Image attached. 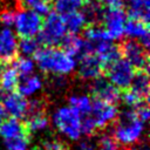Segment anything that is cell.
Instances as JSON below:
<instances>
[{
  "instance_id": "cell-1",
  "label": "cell",
  "mask_w": 150,
  "mask_h": 150,
  "mask_svg": "<svg viewBox=\"0 0 150 150\" xmlns=\"http://www.w3.org/2000/svg\"><path fill=\"white\" fill-rule=\"evenodd\" d=\"M32 56L38 62L40 69L45 73L66 75L71 73L75 68L74 57L59 47L40 46Z\"/></svg>"
},
{
  "instance_id": "cell-2",
  "label": "cell",
  "mask_w": 150,
  "mask_h": 150,
  "mask_svg": "<svg viewBox=\"0 0 150 150\" xmlns=\"http://www.w3.org/2000/svg\"><path fill=\"white\" fill-rule=\"evenodd\" d=\"M109 127L112 128V137L120 145L131 148L139 142L143 131V122H141L134 110H124L118 114L116 120Z\"/></svg>"
},
{
  "instance_id": "cell-3",
  "label": "cell",
  "mask_w": 150,
  "mask_h": 150,
  "mask_svg": "<svg viewBox=\"0 0 150 150\" xmlns=\"http://www.w3.org/2000/svg\"><path fill=\"white\" fill-rule=\"evenodd\" d=\"M66 34L67 29L62 18L55 12H49L47 18L43 19L42 29L38 34L36 40L45 47H59Z\"/></svg>"
},
{
  "instance_id": "cell-4",
  "label": "cell",
  "mask_w": 150,
  "mask_h": 150,
  "mask_svg": "<svg viewBox=\"0 0 150 150\" xmlns=\"http://www.w3.org/2000/svg\"><path fill=\"white\" fill-rule=\"evenodd\" d=\"M14 25L19 39L35 38L42 29L43 15L32 9H19L15 12Z\"/></svg>"
},
{
  "instance_id": "cell-5",
  "label": "cell",
  "mask_w": 150,
  "mask_h": 150,
  "mask_svg": "<svg viewBox=\"0 0 150 150\" xmlns=\"http://www.w3.org/2000/svg\"><path fill=\"white\" fill-rule=\"evenodd\" d=\"M117 46L121 56L127 60L134 69H144L149 71V52L138 40L124 39Z\"/></svg>"
},
{
  "instance_id": "cell-6",
  "label": "cell",
  "mask_w": 150,
  "mask_h": 150,
  "mask_svg": "<svg viewBox=\"0 0 150 150\" xmlns=\"http://www.w3.org/2000/svg\"><path fill=\"white\" fill-rule=\"evenodd\" d=\"M56 128L71 139H77L81 135V116L73 107L60 108L53 116Z\"/></svg>"
},
{
  "instance_id": "cell-7",
  "label": "cell",
  "mask_w": 150,
  "mask_h": 150,
  "mask_svg": "<svg viewBox=\"0 0 150 150\" xmlns=\"http://www.w3.org/2000/svg\"><path fill=\"white\" fill-rule=\"evenodd\" d=\"M125 20L127 11L123 6H104L102 26L107 29L111 40L121 39L123 36Z\"/></svg>"
},
{
  "instance_id": "cell-8",
  "label": "cell",
  "mask_w": 150,
  "mask_h": 150,
  "mask_svg": "<svg viewBox=\"0 0 150 150\" xmlns=\"http://www.w3.org/2000/svg\"><path fill=\"white\" fill-rule=\"evenodd\" d=\"M134 73H135L134 67L127 60L121 57L105 70L104 76L120 90H123L129 88Z\"/></svg>"
},
{
  "instance_id": "cell-9",
  "label": "cell",
  "mask_w": 150,
  "mask_h": 150,
  "mask_svg": "<svg viewBox=\"0 0 150 150\" xmlns=\"http://www.w3.org/2000/svg\"><path fill=\"white\" fill-rule=\"evenodd\" d=\"M89 114L95 122L97 131H100V130L107 129L110 124H112V122L116 120L118 115V110L115 104H110V103L93 98L91 109Z\"/></svg>"
},
{
  "instance_id": "cell-10",
  "label": "cell",
  "mask_w": 150,
  "mask_h": 150,
  "mask_svg": "<svg viewBox=\"0 0 150 150\" xmlns=\"http://www.w3.org/2000/svg\"><path fill=\"white\" fill-rule=\"evenodd\" d=\"M90 95L91 98L115 105L118 103V101H121V90L104 76H98L95 79L90 86Z\"/></svg>"
},
{
  "instance_id": "cell-11",
  "label": "cell",
  "mask_w": 150,
  "mask_h": 150,
  "mask_svg": "<svg viewBox=\"0 0 150 150\" xmlns=\"http://www.w3.org/2000/svg\"><path fill=\"white\" fill-rule=\"evenodd\" d=\"M18 41L13 32L5 28L0 32V66L12 64L19 57Z\"/></svg>"
},
{
  "instance_id": "cell-12",
  "label": "cell",
  "mask_w": 150,
  "mask_h": 150,
  "mask_svg": "<svg viewBox=\"0 0 150 150\" xmlns=\"http://www.w3.org/2000/svg\"><path fill=\"white\" fill-rule=\"evenodd\" d=\"M0 103L4 107L6 114L11 117H15L18 120H23L27 114L28 109V101L26 97L16 91L6 93L1 98Z\"/></svg>"
},
{
  "instance_id": "cell-13",
  "label": "cell",
  "mask_w": 150,
  "mask_h": 150,
  "mask_svg": "<svg viewBox=\"0 0 150 150\" xmlns=\"http://www.w3.org/2000/svg\"><path fill=\"white\" fill-rule=\"evenodd\" d=\"M79 69H77V76L82 80H89V79H96L98 76H104V69L103 66L98 59V56L95 53L88 54L79 59Z\"/></svg>"
},
{
  "instance_id": "cell-14",
  "label": "cell",
  "mask_w": 150,
  "mask_h": 150,
  "mask_svg": "<svg viewBox=\"0 0 150 150\" xmlns=\"http://www.w3.org/2000/svg\"><path fill=\"white\" fill-rule=\"evenodd\" d=\"M21 135L33 136V134L29 131V129L27 128L23 121H20L15 117L9 116L8 118H5L0 123V136L4 139L21 136Z\"/></svg>"
},
{
  "instance_id": "cell-15",
  "label": "cell",
  "mask_w": 150,
  "mask_h": 150,
  "mask_svg": "<svg viewBox=\"0 0 150 150\" xmlns=\"http://www.w3.org/2000/svg\"><path fill=\"white\" fill-rule=\"evenodd\" d=\"M129 88L137 94L143 101H149V71L144 69H135Z\"/></svg>"
},
{
  "instance_id": "cell-16",
  "label": "cell",
  "mask_w": 150,
  "mask_h": 150,
  "mask_svg": "<svg viewBox=\"0 0 150 150\" xmlns=\"http://www.w3.org/2000/svg\"><path fill=\"white\" fill-rule=\"evenodd\" d=\"M19 73L13 64L0 66V89L6 93L16 91Z\"/></svg>"
},
{
  "instance_id": "cell-17",
  "label": "cell",
  "mask_w": 150,
  "mask_h": 150,
  "mask_svg": "<svg viewBox=\"0 0 150 150\" xmlns=\"http://www.w3.org/2000/svg\"><path fill=\"white\" fill-rule=\"evenodd\" d=\"M41 88V81L35 75H23L19 76L18 86H16V93L27 96L35 93L38 89Z\"/></svg>"
},
{
  "instance_id": "cell-18",
  "label": "cell",
  "mask_w": 150,
  "mask_h": 150,
  "mask_svg": "<svg viewBox=\"0 0 150 150\" xmlns=\"http://www.w3.org/2000/svg\"><path fill=\"white\" fill-rule=\"evenodd\" d=\"M61 18H62V20L64 22L67 33H69V34H77V33H80L83 29L84 25L87 23L86 19H84V15L82 14V12H79V11L69 13V14L63 15Z\"/></svg>"
},
{
  "instance_id": "cell-19",
  "label": "cell",
  "mask_w": 150,
  "mask_h": 150,
  "mask_svg": "<svg viewBox=\"0 0 150 150\" xmlns=\"http://www.w3.org/2000/svg\"><path fill=\"white\" fill-rule=\"evenodd\" d=\"M124 33L130 38L139 39L149 34V23L127 16V20L124 22Z\"/></svg>"
},
{
  "instance_id": "cell-20",
  "label": "cell",
  "mask_w": 150,
  "mask_h": 150,
  "mask_svg": "<svg viewBox=\"0 0 150 150\" xmlns=\"http://www.w3.org/2000/svg\"><path fill=\"white\" fill-rule=\"evenodd\" d=\"M19 9H32L41 15H47L53 8V0H16Z\"/></svg>"
},
{
  "instance_id": "cell-21",
  "label": "cell",
  "mask_w": 150,
  "mask_h": 150,
  "mask_svg": "<svg viewBox=\"0 0 150 150\" xmlns=\"http://www.w3.org/2000/svg\"><path fill=\"white\" fill-rule=\"evenodd\" d=\"M27 128L29 129V131L33 134L38 130H42L46 129L49 124V118L47 115V111L45 112H40V114H35L32 116H27L26 118H23Z\"/></svg>"
},
{
  "instance_id": "cell-22",
  "label": "cell",
  "mask_w": 150,
  "mask_h": 150,
  "mask_svg": "<svg viewBox=\"0 0 150 150\" xmlns=\"http://www.w3.org/2000/svg\"><path fill=\"white\" fill-rule=\"evenodd\" d=\"M82 5L83 2L81 0H55L53 2L54 12L61 16L79 11Z\"/></svg>"
},
{
  "instance_id": "cell-23",
  "label": "cell",
  "mask_w": 150,
  "mask_h": 150,
  "mask_svg": "<svg viewBox=\"0 0 150 150\" xmlns=\"http://www.w3.org/2000/svg\"><path fill=\"white\" fill-rule=\"evenodd\" d=\"M69 103H70V107L75 108L80 112V116L87 115L90 112L91 101L88 96H71L69 98Z\"/></svg>"
},
{
  "instance_id": "cell-24",
  "label": "cell",
  "mask_w": 150,
  "mask_h": 150,
  "mask_svg": "<svg viewBox=\"0 0 150 150\" xmlns=\"http://www.w3.org/2000/svg\"><path fill=\"white\" fill-rule=\"evenodd\" d=\"M30 139H32V136L21 135V136L7 138L4 141L7 150H27V146L30 143Z\"/></svg>"
},
{
  "instance_id": "cell-25",
  "label": "cell",
  "mask_w": 150,
  "mask_h": 150,
  "mask_svg": "<svg viewBox=\"0 0 150 150\" xmlns=\"http://www.w3.org/2000/svg\"><path fill=\"white\" fill-rule=\"evenodd\" d=\"M40 46L41 45L35 38H22L18 42L19 53H22L26 56H32Z\"/></svg>"
},
{
  "instance_id": "cell-26",
  "label": "cell",
  "mask_w": 150,
  "mask_h": 150,
  "mask_svg": "<svg viewBox=\"0 0 150 150\" xmlns=\"http://www.w3.org/2000/svg\"><path fill=\"white\" fill-rule=\"evenodd\" d=\"M12 64L14 66V68L16 69V71L19 73V76L30 75L33 73V70H34V63L28 57H21V56H19Z\"/></svg>"
},
{
  "instance_id": "cell-27",
  "label": "cell",
  "mask_w": 150,
  "mask_h": 150,
  "mask_svg": "<svg viewBox=\"0 0 150 150\" xmlns=\"http://www.w3.org/2000/svg\"><path fill=\"white\" fill-rule=\"evenodd\" d=\"M120 100L123 101V103L127 104L130 108H135V107H137L142 103H148V102L143 101L137 94H135L130 88L121 90V98Z\"/></svg>"
},
{
  "instance_id": "cell-28",
  "label": "cell",
  "mask_w": 150,
  "mask_h": 150,
  "mask_svg": "<svg viewBox=\"0 0 150 150\" xmlns=\"http://www.w3.org/2000/svg\"><path fill=\"white\" fill-rule=\"evenodd\" d=\"M96 150H122L121 145L116 142V139L111 135H103L97 142Z\"/></svg>"
},
{
  "instance_id": "cell-29",
  "label": "cell",
  "mask_w": 150,
  "mask_h": 150,
  "mask_svg": "<svg viewBox=\"0 0 150 150\" xmlns=\"http://www.w3.org/2000/svg\"><path fill=\"white\" fill-rule=\"evenodd\" d=\"M14 18H15V12L9 8H5L0 12V22L4 23L5 26L14 25Z\"/></svg>"
},
{
  "instance_id": "cell-30",
  "label": "cell",
  "mask_w": 150,
  "mask_h": 150,
  "mask_svg": "<svg viewBox=\"0 0 150 150\" xmlns=\"http://www.w3.org/2000/svg\"><path fill=\"white\" fill-rule=\"evenodd\" d=\"M136 117L141 121V122H146L148 118H149V107H148V103H142L137 107H135V110H134Z\"/></svg>"
},
{
  "instance_id": "cell-31",
  "label": "cell",
  "mask_w": 150,
  "mask_h": 150,
  "mask_svg": "<svg viewBox=\"0 0 150 150\" xmlns=\"http://www.w3.org/2000/svg\"><path fill=\"white\" fill-rule=\"evenodd\" d=\"M40 148H41V150H69L67 144H64L63 142H60V141L45 142Z\"/></svg>"
},
{
  "instance_id": "cell-32",
  "label": "cell",
  "mask_w": 150,
  "mask_h": 150,
  "mask_svg": "<svg viewBox=\"0 0 150 150\" xmlns=\"http://www.w3.org/2000/svg\"><path fill=\"white\" fill-rule=\"evenodd\" d=\"M80 148L81 150H96V148L94 146V144H91L88 141H83L80 143Z\"/></svg>"
},
{
  "instance_id": "cell-33",
  "label": "cell",
  "mask_w": 150,
  "mask_h": 150,
  "mask_svg": "<svg viewBox=\"0 0 150 150\" xmlns=\"http://www.w3.org/2000/svg\"><path fill=\"white\" fill-rule=\"evenodd\" d=\"M5 116H6V112H5V110H4V107H2V104L0 103V123L5 120Z\"/></svg>"
},
{
  "instance_id": "cell-34",
  "label": "cell",
  "mask_w": 150,
  "mask_h": 150,
  "mask_svg": "<svg viewBox=\"0 0 150 150\" xmlns=\"http://www.w3.org/2000/svg\"><path fill=\"white\" fill-rule=\"evenodd\" d=\"M33 150H41V148H40V146H35Z\"/></svg>"
},
{
  "instance_id": "cell-35",
  "label": "cell",
  "mask_w": 150,
  "mask_h": 150,
  "mask_svg": "<svg viewBox=\"0 0 150 150\" xmlns=\"http://www.w3.org/2000/svg\"><path fill=\"white\" fill-rule=\"evenodd\" d=\"M81 1H82V2H83V4H86V2H89V1H90V0H81Z\"/></svg>"
}]
</instances>
